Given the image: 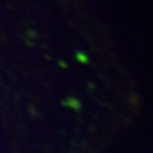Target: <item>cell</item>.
Wrapping results in <instances>:
<instances>
[{
	"label": "cell",
	"instance_id": "obj_1",
	"mask_svg": "<svg viewBox=\"0 0 153 153\" xmlns=\"http://www.w3.org/2000/svg\"><path fill=\"white\" fill-rule=\"evenodd\" d=\"M64 103L68 105V106H71L73 108H78L79 107V102L76 101V100H69V101H65Z\"/></svg>",
	"mask_w": 153,
	"mask_h": 153
},
{
	"label": "cell",
	"instance_id": "obj_2",
	"mask_svg": "<svg viewBox=\"0 0 153 153\" xmlns=\"http://www.w3.org/2000/svg\"><path fill=\"white\" fill-rule=\"evenodd\" d=\"M76 56H78V59H79L80 61H83V63H87V61H88V57H85V55H83L82 52H78V54H76Z\"/></svg>",
	"mask_w": 153,
	"mask_h": 153
}]
</instances>
